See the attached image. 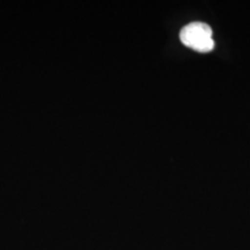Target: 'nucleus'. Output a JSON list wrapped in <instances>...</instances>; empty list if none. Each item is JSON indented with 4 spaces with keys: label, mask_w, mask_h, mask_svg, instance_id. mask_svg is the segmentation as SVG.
I'll return each instance as SVG.
<instances>
[{
    "label": "nucleus",
    "mask_w": 250,
    "mask_h": 250,
    "mask_svg": "<svg viewBox=\"0 0 250 250\" xmlns=\"http://www.w3.org/2000/svg\"><path fill=\"white\" fill-rule=\"evenodd\" d=\"M180 39L184 45L199 52L211 51L214 48L212 29L206 23L192 22L181 30Z\"/></svg>",
    "instance_id": "1"
}]
</instances>
